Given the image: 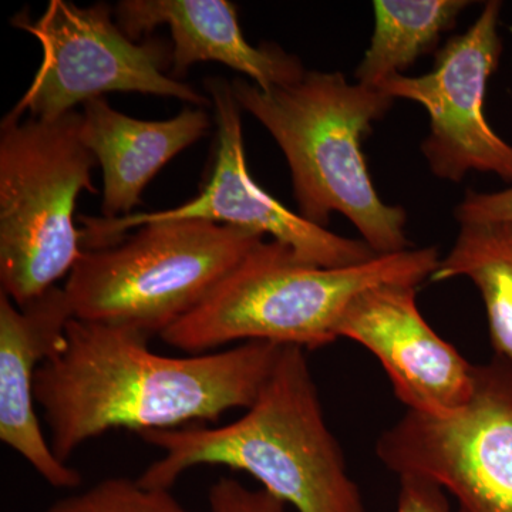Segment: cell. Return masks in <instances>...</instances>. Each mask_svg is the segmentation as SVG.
<instances>
[{
	"label": "cell",
	"mask_w": 512,
	"mask_h": 512,
	"mask_svg": "<svg viewBox=\"0 0 512 512\" xmlns=\"http://www.w3.org/2000/svg\"><path fill=\"white\" fill-rule=\"evenodd\" d=\"M138 330L72 319L59 352L37 369L35 399L57 458L114 429H180L249 409L284 346L244 342L190 357L161 356Z\"/></svg>",
	"instance_id": "6da1fadb"
},
{
	"label": "cell",
	"mask_w": 512,
	"mask_h": 512,
	"mask_svg": "<svg viewBox=\"0 0 512 512\" xmlns=\"http://www.w3.org/2000/svg\"><path fill=\"white\" fill-rule=\"evenodd\" d=\"M164 456L137 478L171 490L185 471L224 466L244 471L298 512H366L345 457L323 416L303 349L284 346L258 399L241 419L138 433Z\"/></svg>",
	"instance_id": "7a4b0ae2"
},
{
	"label": "cell",
	"mask_w": 512,
	"mask_h": 512,
	"mask_svg": "<svg viewBox=\"0 0 512 512\" xmlns=\"http://www.w3.org/2000/svg\"><path fill=\"white\" fill-rule=\"evenodd\" d=\"M231 86L241 109L284 151L301 217L325 228L340 212L375 254L410 249L406 212L380 200L362 153L363 140L392 107V97L349 84L342 73L306 72L301 82L269 90L244 79Z\"/></svg>",
	"instance_id": "3957f363"
},
{
	"label": "cell",
	"mask_w": 512,
	"mask_h": 512,
	"mask_svg": "<svg viewBox=\"0 0 512 512\" xmlns=\"http://www.w3.org/2000/svg\"><path fill=\"white\" fill-rule=\"evenodd\" d=\"M439 262L437 248H412L326 269L303 264L275 239L262 241L161 338L194 355L238 340L323 348L338 340L340 320L360 293L383 284L419 286Z\"/></svg>",
	"instance_id": "277c9868"
},
{
	"label": "cell",
	"mask_w": 512,
	"mask_h": 512,
	"mask_svg": "<svg viewBox=\"0 0 512 512\" xmlns=\"http://www.w3.org/2000/svg\"><path fill=\"white\" fill-rule=\"evenodd\" d=\"M262 241L210 221L151 222L113 247L84 252L63 289L74 319L161 336Z\"/></svg>",
	"instance_id": "5b68a950"
},
{
	"label": "cell",
	"mask_w": 512,
	"mask_h": 512,
	"mask_svg": "<svg viewBox=\"0 0 512 512\" xmlns=\"http://www.w3.org/2000/svg\"><path fill=\"white\" fill-rule=\"evenodd\" d=\"M82 113L0 126V284L18 308L70 275L84 252L77 197L96 192Z\"/></svg>",
	"instance_id": "8992f818"
},
{
	"label": "cell",
	"mask_w": 512,
	"mask_h": 512,
	"mask_svg": "<svg viewBox=\"0 0 512 512\" xmlns=\"http://www.w3.org/2000/svg\"><path fill=\"white\" fill-rule=\"evenodd\" d=\"M16 28L29 32L42 46V62L32 83L6 119L55 120L77 104L109 92H136L173 97L208 106L190 84L174 79L173 45L161 39L134 42L113 19L107 3L80 8L67 0H50L36 22L16 16Z\"/></svg>",
	"instance_id": "52a82bcc"
},
{
	"label": "cell",
	"mask_w": 512,
	"mask_h": 512,
	"mask_svg": "<svg viewBox=\"0 0 512 512\" xmlns=\"http://www.w3.org/2000/svg\"><path fill=\"white\" fill-rule=\"evenodd\" d=\"M397 476H420L456 498L460 512H512V365H476L473 396L446 416L406 412L376 444Z\"/></svg>",
	"instance_id": "ba28073f"
},
{
	"label": "cell",
	"mask_w": 512,
	"mask_h": 512,
	"mask_svg": "<svg viewBox=\"0 0 512 512\" xmlns=\"http://www.w3.org/2000/svg\"><path fill=\"white\" fill-rule=\"evenodd\" d=\"M218 124V150L211 180L200 195L173 210L137 212L128 217H80L89 251L113 247L133 228L158 221L202 220L248 229L288 245L298 261L335 269L363 264L377 254L365 241L333 234L306 221L259 187L248 170L242 137L241 106L231 83L221 77L205 80Z\"/></svg>",
	"instance_id": "9c48e42d"
},
{
	"label": "cell",
	"mask_w": 512,
	"mask_h": 512,
	"mask_svg": "<svg viewBox=\"0 0 512 512\" xmlns=\"http://www.w3.org/2000/svg\"><path fill=\"white\" fill-rule=\"evenodd\" d=\"M500 13V2L485 3L476 23L440 50L430 73L397 74L379 87L392 99L413 100L427 110L430 134L423 153L434 175L444 180L460 181L474 170L512 184V146L484 114L488 80L503 52Z\"/></svg>",
	"instance_id": "30bf717a"
},
{
	"label": "cell",
	"mask_w": 512,
	"mask_h": 512,
	"mask_svg": "<svg viewBox=\"0 0 512 512\" xmlns=\"http://www.w3.org/2000/svg\"><path fill=\"white\" fill-rule=\"evenodd\" d=\"M413 285L383 284L360 293L338 326L379 360L407 412L446 416L473 396L476 365L424 320Z\"/></svg>",
	"instance_id": "8fae6325"
},
{
	"label": "cell",
	"mask_w": 512,
	"mask_h": 512,
	"mask_svg": "<svg viewBox=\"0 0 512 512\" xmlns=\"http://www.w3.org/2000/svg\"><path fill=\"white\" fill-rule=\"evenodd\" d=\"M73 318L66 292L57 286L23 308L0 292V440L59 490L79 487L82 474L57 458L40 429L35 377L62 349Z\"/></svg>",
	"instance_id": "7c38bea8"
},
{
	"label": "cell",
	"mask_w": 512,
	"mask_h": 512,
	"mask_svg": "<svg viewBox=\"0 0 512 512\" xmlns=\"http://www.w3.org/2000/svg\"><path fill=\"white\" fill-rule=\"evenodd\" d=\"M114 18L134 42L167 25L173 37L171 76L177 80L201 62L222 63L247 74L262 90L291 86L306 74L298 57L278 46L249 45L237 6L227 0H121Z\"/></svg>",
	"instance_id": "4fadbf2b"
},
{
	"label": "cell",
	"mask_w": 512,
	"mask_h": 512,
	"mask_svg": "<svg viewBox=\"0 0 512 512\" xmlns=\"http://www.w3.org/2000/svg\"><path fill=\"white\" fill-rule=\"evenodd\" d=\"M208 128L210 116L202 107H185L170 120L148 121L114 110L104 97L86 101L82 138L103 168L104 218L134 214L158 171L200 140Z\"/></svg>",
	"instance_id": "5bb4252c"
},
{
	"label": "cell",
	"mask_w": 512,
	"mask_h": 512,
	"mask_svg": "<svg viewBox=\"0 0 512 512\" xmlns=\"http://www.w3.org/2000/svg\"><path fill=\"white\" fill-rule=\"evenodd\" d=\"M470 279L487 312L495 355L512 365V225L463 224L431 281Z\"/></svg>",
	"instance_id": "9a60e30c"
},
{
	"label": "cell",
	"mask_w": 512,
	"mask_h": 512,
	"mask_svg": "<svg viewBox=\"0 0 512 512\" xmlns=\"http://www.w3.org/2000/svg\"><path fill=\"white\" fill-rule=\"evenodd\" d=\"M372 42L356 77L365 86H380L412 66L439 42L441 33L456 25L470 5L463 0H377Z\"/></svg>",
	"instance_id": "2e32d148"
},
{
	"label": "cell",
	"mask_w": 512,
	"mask_h": 512,
	"mask_svg": "<svg viewBox=\"0 0 512 512\" xmlns=\"http://www.w3.org/2000/svg\"><path fill=\"white\" fill-rule=\"evenodd\" d=\"M45 512H191L171 490L147 488L137 480L106 478L82 493L67 495Z\"/></svg>",
	"instance_id": "e0dca14e"
},
{
	"label": "cell",
	"mask_w": 512,
	"mask_h": 512,
	"mask_svg": "<svg viewBox=\"0 0 512 512\" xmlns=\"http://www.w3.org/2000/svg\"><path fill=\"white\" fill-rule=\"evenodd\" d=\"M210 512H286L284 501L265 490H251L234 480L222 477L208 493Z\"/></svg>",
	"instance_id": "ac0fdd59"
},
{
	"label": "cell",
	"mask_w": 512,
	"mask_h": 512,
	"mask_svg": "<svg viewBox=\"0 0 512 512\" xmlns=\"http://www.w3.org/2000/svg\"><path fill=\"white\" fill-rule=\"evenodd\" d=\"M457 220L460 224H511L512 185L507 190L478 194L468 191L458 205Z\"/></svg>",
	"instance_id": "d6986e66"
},
{
	"label": "cell",
	"mask_w": 512,
	"mask_h": 512,
	"mask_svg": "<svg viewBox=\"0 0 512 512\" xmlns=\"http://www.w3.org/2000/svg\"><path fill=\"white\" fill-rule=\"evenodd\" d=\"M399 478L396 512H451L446 491L439 484L420 476Z\"/></svg>",
	"instance_id": "ffe728a7"
}]
</instances>
